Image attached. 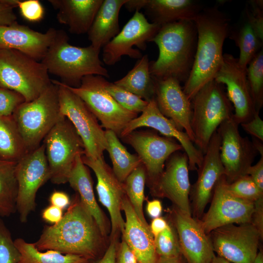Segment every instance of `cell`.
I'll list each match as a JSON object with an SVG mask.
<instances>
[{
    "mask_svg": "<svg viewBox=\"0 0 263 263\" xmlns=\"http://www.w3.org/2000/svg\"><path fill=\"white\" fill-rule=\"evenodd\" d=\"M159 55L150 62L153 77H172L180 82L187 81L195 55L197 33L193 20H182L161 26L152 38Z\"/></svg>",
    "mask_w": 263,
    "mask_h": 263,
    "instance_id": "3",
    "label": "cell"
},
{
    "mask_svg": "<svg viewBox=\"0 0 263 263\" xmlns=\"http://www.w3.org/2000/svg\"><path fill=\"white\" fill-rule=\"evenodd\" d=\"M254 210L251 223L258 229L263 237V197L254 202Z\"/></svg>",
    "mask_w": 263,
    "mask_h": 263,
    "instance_id": "48",
    "label": "cell"
},
{
    "mask_svg": "<svg viewBox=\"0 0 263 263\" xmlns=\"http://www.w3.org/2000/svg\"><path fill=\"white\" fill-rule=\"evenodd\" d=\"M228 37L234 41L240 49L239 57L237 58L239 66L246 70L249 63L261 50L263 41L245 19L236 27L230 28Z\"/></svg>",
    "mask_w": 263,
    "mask_h": 263,
    "instance_id": "34",
    "label": "cell"
},
{
    "mask_svg": "<svg viewBox=\"0 0 263 263\" xmlns=\"http://www.w3.org/2000/svg\"><path fill=\"white\" fill-rule=\"evenodd\" d=\"M168 225V224L164 219L159 217L153 219L150 228L153 237H155L166 229Z\"/></svg>",
    "mask_w": 263,
    "mask_h": 263,
    "instance_id": "53",
    "label": "cell"
},
{
    "mask_svg": "<svg viewBox=\"0 0 263 263\" xmlns=\"http://www.w3.org/2000/svg\"><path fill=\"white\" fill-rule=\"evenodd\" d=\"M49 201L51 205L62 210L69 207L71 204L69 195L62 191H53L49 197Z\"/></svg>",
    "mask_w": 263,
    "mask_h": 263,
    "instance_id": "51",
    "label": "cell"
},
{
    "mask_svg": "<svg viewBox=\"0 0 263 263\" xmlns=\"http://www.w3.org/2000/svg\"><path fill=\"white\" fill-rule=\"evenodd\" d=\"M20 258L10 232L0 218V263H18Z\"/></svg>",
    "mask_w": 263,
    "mask_h": 263,
    "instance_id": "41",
    "label": "cell"
},
{
    "mask_svg": "<svg viewBox=\"0 0 263 263\" xmlns=\"http://www.w3.org/2000/svg\"><path fill=\"white\" fill-rule=\"evenodd\" d=\"M246 73L253 103L259 113L263 105V48L248 64Z\"/></svg>",
    "mask_w": 263,
    "mask_h": 263,
    "instance_id": "37",
    "label": "cell"
},
{
    "mask_svg": "<svg viewBox=\"0 0 263 263\" xmlns=\"http://www.w3.org/2000/svg\"><path fill=\"white\" fill-rule=\"evenodd\" d=\"M117 249L115 243L111 242L103 256L93 263H116ZM89 263H91L89 261Z\"/></svg>",
    "mask_w": 263,
    "mask_h": 263,
    "instance_id": "52",
    "label": "cell"
},
{
    "mask_svg": "<svg viewBox=\"0 0 263 263\" xmlns=\"http://www.w3.org/2000/svg\"><path fill=\"white\" fill-rule=\"evenodd\" d=\"M58 86L62 114L72 124L81 139L85 155L93 159L103 158L107 142L105 131L85 102L65 84L52 80Z\"/></svg>",
    "mask_w": 263,
    "mask_h": 263,
    "instance_id": "9",
    "label": "cell"
},
{
    "mask_svg": "<svg viewBox=\"0 0 263 263\" xmlns=\"http://www.w3.org/2000/svg\"><path fill=\"white\" fill-rule=\"evenodd\" d=\"M128 0H103L87 34L95 49L100 51L120 32L119 14Z\"/></svg>",
    "mask_w": 263,
    "mask_h": 263,
    "instance_id": "28",
    "label": "cell"
},
{
    "mask_svg": "<svg viewBox=\"0 0 263 263\" xmlns=\"http://www.w3.org/2000/svg\"><path fill=\"white\" fill-rule=\"evenodd\" d=\"M229 224L209 234L214 252L232 263H254L263 239L251 223Z\"/></svg>",
    "mask_w": 263,
    "mask_h": 263,
    "instance_id": "13",
    "label": "cell"
},
{
    "mask_svg": "<svg viewBox=\"0 0 263 263\" xmlns=\"http://www.w3.org/2000/svg\"><path fill=\"white\" fill-rule=\"evenodd\" d=\"M225 175L217 183L207 211L199 222L207 234L220 227L229 224L251 223L254 210V202L241 199L230 194L224 187Z\"/></svg>",
    "mask_w": 263,
    "mask_h": 263,
    "instance_id": "16",
    "label": "cell"
},
{
    "mask_svg": "<svg viewBox=\"0 0 263 263\" xmlns=\"http://www.w3.org/2000/svg\"><path fill=\"white\" fill-rule=\"evenodd\" d=\"M181 151L175 152L166 161L154 192L167 197L176 208L191 215L188 159L186 153Z\"/></svg>",
    "mask_w": 263,
    "mask_h": 263,
    "instance_id": "21",
    "label": "cell"
},
{
    "mask_svg": "<svg viewBox=\"0 0 263 263\" xmlns=\"http://www.w3.org/2000/svg\"><path fill=\"white\" fill-rule=\"evenodd\" d=\"M28 152L41 142L64 116L60 111L58 86L49 87L35 99L20 105L12 115Z\"/></svg>",
    "mask_w": 263,
    "mask_h": 263,
    "instance_id": "6",
    "label": "cell"
},
{
    "mask_svg": "<svg viewBox=\"0 0 263 263\" xmlns=\"http://www.w3.org/2000/svg\"><path fill=\"white\" fill-rule=\"evenodd\" d=\"M162 211L161 202L158 200L149 201L147 205V211L153 219L160 217Z\"/></svg>",
    "mask_w": 263,
    "mask_h": 263,
    "instance_id": "54",
    "label": "cell"
},
{
    "mask_svg": "<svg viewBox=\"0 0 263 263\" xmlns=\"http://www.w3.org/2000/svg\"><path fill=\"white\" fill-rule=\"evenodd\" d=\"M81 158L83 163L94 171L97 178L96 188L99 200L106 207L111 217V236L115 235L118 231L123 232L125 221L121 210L125 193L123 183L118 180L104 158L93 159L85 155Z\"/></svg>",
    "mask_w": 263,
    "mask_h": 263,
    "instance_id": "22",
    "label": "cell"
},
{
    "mask_svg": "<svg viewBox=\"0 0 263 263\" xmlns=\"http://www.w3.org/2000/svg\"><path fill=\"white\" fill-rule=\"evenodd\" d=\"M246 174L249 175L260 190L263 191V156H261L255 165L248 168Z\"/></svg>",
    "mask_w": 263,
    "mask_h": 263,
    "instance_id": "47",
    "label": "cell"
},
{
    "mask_svg": "<svg viewBox=\"0 0 263 263\" xmlns=\"http://www.w3.org/2000/svg\"><path fill=\"white\" fill-rule=\"evenodd\" d=\"M106 80L101 75H89L82 79L78 87L65 85L85 102L102 127L119 137L126 125L138 114L125 109L114 100L105 89Z\"/></svg>",
    "mask_w": 263,
    "mask_h": 263,
    "instance_id": "10",
    "label": "cell"
},
{
    "mask_svg": "<svg viewBox=\"0 0 263 263\" xmlns=\"http://www.w3.org/2000/svg\"><path fill=\"white\" fill-rule=\"evenodd\" d=\"M211 263H232L218 256H215Z\"/></svg>",
    "mask_w": 263,
    "mask_h": 263,
    "instance_id": "58",
    "label": "cell"
},
{
    "mask_svg": "<svg viewBox=\"0 0 263 263\" xmlns=\"http://www.w3.org/2000/svg\"><path fill=\"white\" fill-rule=\"evenodd\" d=\"M16 177L18 185L16 209L20 222L25 223L29 214L35 209L38 189L50 178L43 144L17 162Z\"/></svg>",
    "mask_w": 263,
    "mask_h": 263,
    "instance_id": "11",
    "label": "cell"
},
{
    "mask_svg": "<svg viewBox=\"0 0 263 263\" xmlns=\"http://www.w3.org/2000/svg\"><path fill=\"white\" fill-rule=\"evenodd\" d=\"M214 79L225 85L226 95L233 105L232 118L239 125L252 119L256 111L250 94L246 70L238 65L237 58L224 54L222 65Z\"/></svg>",
    "mask_w": 263,
    "mask_h": 263,
    "instance_id": "17",
    "label": "cell"
},
{
    "mask_svg": "<svg viewBox=\"0 0 263 263\" xmlns=\"http://www.w3.org/2000/svg\"><path fill=\"white\" fill-rule=\"evenodd\" d=\"M17 162L0 159V216L8 217L16 211L18 185Z\"/></svg>",
    "mask_w": 263,
    "mask_h": 263,
    "instance_id": "35",
    "label": "cell"
},
{
    "mask_svg": "<svg viewBox=\"0 0 263 263\" xmlns=\"http://www.w3.org/2000/svg\"><path fill=\"white\" fill-rule=\"evenodd\" d=\"M173 220L181 254L187 263H211L215 255L199 220L176 208Z\"/></svg>",
    "mask_w": 263,
    "mask_h": 263,
    "instance_id": "23",
    "label": "cell"
},
{
    "mask_svg": "<svg viewBox=\"0 0 263 263\" xmlns=\"http://www.w3.org/2000/svg\"><path fill=\"white\" fill-rule=\"evenodd\" d=\"M18 7L21 16L30 22H38L43 18L44 8L38 0H19Z\"/></svg>",
    "mask_w": 263,
    "mask_h": 263,
    "instance_id": "44",
    "label": "cell"
},
{
    "mask_svg": "<svg viewBox=\"0 0 263 263\" xmlns=\"http://www.w3.org/2000/svg\"><path fill=\"white\" fill-rule=\"evenodd\" d=\"M103 0H49L58 21L72 34L87 33Z\"/></svg>",
    "mask_w": 263,
    "mask_h": 263,
    "instance_id": "26",
    "label": "cell"
},
{
    "mask_svg": "<svg viewBox=\"0 0 263 263\" xmlns=\"http://www.w3.org/2000/svg\"><path fill=\"white\" fill-rule=\"evenodd\" d=\"M220 145L221 137L216 131L204 154L201 166L197 168V180L191 187L192 211L194 218L198 220L203 215L217 183L225 175V169L220 156Z\"/></svg>",
    "mask_w": 263,
    "mask_h": 263,
    "instance_id": "19",
    "label": "cell"
},
{
    "mask_svg": "<svg viewBox=\"0 0 263 263\" xmlns=\"http://www.w3.org/2000/svg\"><path fill=\"white\" fill-rule=\"evenodd\" d=\"M62 210L61 208L51 205L42 211V218L47 223L53 225L56 224L63 217Z\"/></svg>",
    "mask_w": 263,
    "mask_h": 263,
    "instance_id": "50",
    "label": "cell"
},
{
    "mask_svg": "<svg viewBox=\"0 0 263 263\" xmlns=\"http://www.w3.org/2000/svg\"><path fill=\"white\" fill-rule=\"evenodd\" d=\"M160 27L148 21L139 11H135L119 33L103 48L104 62L107 65H113L120 61L123 56L140 58L141 53L133 46L145 50L146 43L151 41Z\"/></svg>",
    "mask_w": 263,
    "mask_h": 263,
    "instance_id": "15",
    "label": "cell"
},
{
    "mask_svg": "<svg viewBox=\"0 0 263 263\" xmlns=\"http://www.w3.org/2000/svg\"><path fill=\"white\" fill-rule=\"evenodd\" d=\"M18 0H0V25H8L17 22L14 9L18 7Z\"/></svg>",
    "mask_w": 263,
    "mask_h": 263,
    "instance_id": "45",
    "label": "cell"
},
{
    "mask_svg": "<svg viewBox=\"0 0 263 263\" xmlns=\"http://www.w3.org/2000/svg\"><path fill=\"white\" fill-rule=\"evenodd\" d=\"M254 263H263V253L259 250L254 259Z\"/></svg>",
    "mask_w": 263,
    "mask_h": 263,
    "instance_id": "59",
    "label": "cell"
},
{
    "mask_svg": "<svg viewBox=\"0 0 263 263\" xmlns=\"http://www.w3.org/2000/svg\"><path fill=\"white\" fill-rule=\"evenodd\" d=\"M105 89L122 107L137 114L142 113L149 102L107 80Z\"/></svg>",
    "mask_w": 263,
    "mask_h": 263,
    "instance_id": "39",
    "label": "cell"
},
{
    "mask_svg": "<svg viewBox=\"0 0 263 263\" xmlns=\"http://www.w3.org/2000/svg\"><path fill=\"white\" fill-rule=\"evenodd\" d=\"M146 177V170L142 164L129 174L123 183V186L125 192L138 218L144 225L150 227L143 210Z\"/></svg>",
    "mask_w": 263,
    "mask_h": 263,
    "instance_id": "36",
    "label": "cell"
},
{
    "mask_svg": "<svg viewBox=\"0 0 263 263\" xmlns=\"http://www.w3.org/2000/svg\"><path fill=\"white\" fill-rule=\"evenodd\" d=\"M114 83L146 101L154 99V83L148 56H142L126 75Z\"/></svg>",
    "mask_w": 263,
    "mask_h": 263,
    "instance_id": "30",
    "label": "cell"
},
{
    "mask_svg": "<svg viewBox=\"0 0 263 263\" xmlns=\"http://www.w3.org/2000/svg\"><path fill=\"white\" fill-rule=\"evenodd\" d=\"M116 263H138L136 258L124 240L117 250Z\"/></svg>",
    "mask_w": 263,
    "mask_h": 263,
    "instance_id": "49",
    "label": "cell"
},
{
    "mask_svg": "<svg viewBox=\"0 0 263 263\" xmlns=\"http://www.w3.org/2000/svg\"><path fill=\"white\" fill-rule=\"evenodd\" d=\"M27 153L13 116H0V159L17 162Z\"/></svg>",
    "mask_w": 263,
    "mask_h": 263,
    "instance_id": "32",
    "label": "cell"
},
{
    "mask_svg": "<svg viewBox=\"0 0 263 263\" xmlns=\"http://www.w3.org/2000/svg\"><path fill=\"white\" fill-rule=\"evenodd\" d=\"M146 0H128L124 6L131 12L139 11L144 8Z\"/></svg>",
    "mask_w": 263,
    "mask_h": 263,
    "instance_id": "55",
    "label": "cell"
},
{
    "mask_svg": "<svg viewBox=\"0 0 263 263\" xmlns=\"http://www.w3.org/2000/svg\"><path fill=\"white\" fill-rule=\"evenodd\" d=\"M46 67L18 51L0 50V87L17 92L29 102L51 84Z\"/></svg>",
    "mask_w": 263,
    "mask_h": 263,
    "instance_id": "7",
    "label": "cell"
},
{
    "mask_svg": "<svg viewBox=\"0 0 263 263\" xmlns=\"http://www.w3.org/2000/svg\"><path fill=\"white\" fill-rule=\"evenodd\" d=\"M263 0H250L245 9V20L250 24L258 38L263 40Z\"/></svg>",
    "mask_w": 263,
    "mask_h": 263,
    "instance_id": "42",
    "label": "cell"
},
{
    "mask_svg": "<svg viewBox=\"0 0 263 263\" xmlns=\"http://www.w3.org/2000/svg\"><path fill=\"white\" fill-rule=\"evenodd\" d=\"M239 125L232 117L223 122L217 130L221 137L220 156L227 183L246 174L259 154L251 141L241 135Z\"/></svg>",
    "mask_w": 263,
    "mask_h": 263,
    "instance_id": "14",
    "label": "cell"
},
{
    "mask_svg": "<svg viewBox=\"0 0 263 263\" xmlns=\"http://www.w3.org/2000/svg\"><path fill=\"white\" fill-rule=\"evenodd\" d=\"M251 142L258 153L261 156H263V141L258 138L252 137Z\"/></svg>",
    "mask_w": 263,
    "mask_h": 263,
    "instance_id": "57",
    "label": "cell"
},
{
    "mask_svg": "<svg viewBox=\"0 0 263 263\" xmlns=\"http://www.w3.org/2000/svg\"><path fill=\"white\" fill-rule=\"evenodd\" d=\"M43 144L51 181L67 182L77 156L85 154L83 142L71 122L62 117L44 137Z\"/></svg>",
    "mask_w": 263,
    "mask_h": 263,
    "instance_id": "8",
    "label": "cell"
},
{
    "mask_svg": "<svg viewBox=\"0 0 263 263\" xmlns=\"http://www.w3.org/2000/svg\"><path fill=\"white\" fill-rule=\"evenodd\" d=\"M192 20L197 33L196 49L192 70L183 88L190 100L214 79L223 62V47L230 28L229 19L218 6L204 8Z\"/></svg>",
    "mask_w": 263,
    "mask_h": 263,
    "instance_id": "2",
    "label": "cell"
},
{
    "mask_svg": "<svg viewBox=\"0 0 263 263\" xmlns=\"http://www.w3.org/2000/svg\"><path fill=\"white\" fill-rule=\"evenodd\" d=\"M224 88L223 84L213 79L203 86L191 100L193 143L203 154L219 126L233 114V107Z\"/></svg>",
    "mask_w": 263,
    "mask_h": 263,
    "instance_id": "5",
    "label": "cell"
},
{
    "mask_svg": "<svg viewBox=\"0 0 263 263\" xmlns=\"http://www.w3.org/2000/svg\"><path fill=\"white\" fill-rule=\"evenodd\" d=\"M240 125L244 130L252 137L263 141V121L259 113H256L250 120Z\"/></svg>",
    "mask_w": 263,
    "mask_h": 263,
    "instance_id": "46",
    "label": "cell"
},
{
    "mask_svg": "<svg viewBox=\"0 0 263 263\" xmlns=\"http://www.w3.org/2000/svg\"><path fill=\"white\" fill-rule=\"evenodd\" d=\"M224 187L230 194L241 199L254 202L263 197V191L247 174L240 176L230 183H227L225 178Z\"/></svg>",
    "mask_w": 263,
    "mask_h": 263,
    "instance_id": "38",
    "label": "cell"
},
{
    "mask_svg": "<svg viewBox=\"0 0 263 263\" xmlns=\"http://www.w3.org/2000/svg\"><path fill=\"white\" fill-rule=\"evenodd\" d=\"M143 8L151 23L161 27L179 20H192L204 8L193 0H146Z\"/></svg>",
    "mask_w": 263,
    "mask_h": 263,
    "instance_id": "27",
    "label": "cell"
},
{
    "mask_svg": "<svg viewBox=\"0 0 263 263\" xmlns=\"http://www.w3.org/2000/svg\"><path fill=\"white\" fill-rule=\"evenodd\" d=\"M131 120L121 132V138L141 127H150L161 134L176 140L182 146L188 159V169L196 170L202 162L203 153L191 141L187 133L179 129L173 121L165 116L159 111L156 102L153 99L141 113Z\"/></svg>",
    "mask_w": 263,
    "mask_h": 263,
    "instance_id": "18",
    "label": "cell"
},
{
    "mask_svg": "<svg viewBox=\"0 0 263 263\" xmlns=\"http://www.w3.org/2000/svg\"><path fill=\"white\" fill-rule=\"evenodd\" d=\"M152 78L155 88L154 99L158 109L179 129L185 131L193 143L191 100L184 92L180 82L172 77Z\"/></svg>",
    "mask_w": 263,
    "mask_h": 263,
    "instance_id": "20",
    "label": "cell"
},
{
    "mask_svg": "<svg viewBox=\"0 0 263 263\" xmlns=\"http://www.w3.org/2000/svg\"><path fill=\"white\" fill-rule=\"evenodd\" d=\"M101 236L95 220L76 193L61 220L56 224L45 226L34 244L41 251L54 250L92 261L100 253Z\"/></svg>",
    "mask_w": 263,
    "mask_h": 263,
    "instance_id": "1",
    "label": "cell"
},
{
    "mask_svg": "<svg viewBox=\"0 0 263 263\" xmlns=\"http://www.w3.org/2000/svg\"><path fill=\"white\" fill-rule=\"evenodd\" d=\"M14 243L20 254L18 263H89V260L81 256L63 254L54 250L42 252L34 243H29L21 238H17Z\"/></svg>",
    "mask_w": 263,
    "mask_h": 263,
    "instance_id": "33",
    "label": "cell"
},
{
    "mask_svg": "<svg viewBox=\"0 0 263 263\" xmlns=\"http://www.w3.org/2000/svg\"><path fill=\"white\" fill-rule=\"evenodd\" d=\"M121 208L126 217L122 232L124 240L135 255L138 263H157L159 256L150 227L142 224L126 197L122 199Z\"/></svg>",
    "mask_w": 263,
    "mask_h": 263,
    "instance_id": "25",
    "label": "cell"
},
{
    "mask_svg": "<svg viewBox=\"0 0 263 263\" xmlns=\"http://www.w3.org/2000/svg\"><path fill=\"white\" fill-rule=\"evenodd\" d=\"M107 142L106 150L113 164V171L118 179L123 183L129 174L142 164L139 157L130 153L122 145L116 134L111 130L105 131Z\"/></svg>",
    "mask_w": 263,
    "mask_h": 263,
    "instance_id": "31",
    "label": "cell"
},
{
    "mask_svg": "<svg viewBox=\"0 0 263 263\" xmlns=\"http://www.w3.org/2000/svg\"><path fill=\"white\" fill-rule=\"evenodd\" d=\"M24 102L25 98L19 93L0 87V116L12 115L17 108Z\"/></svg>",
    "mask_w": 263,
    "mask_h": 263,
    "instance_id": "43",
    "label": "cell"
},
{
    "mask_svg": "<svg viewBox=\"0 0 263 263\" xmlns=\"http://www.w3.org/2000/svg\"><path fill=\"white\" fill-rule=\"evenodd\" d=\"M63 30L56 34L41 60L49 73L59 77L62 83L72 87H78L82 79L89 75L109 77L99 56L100 51L92 45L81 47L69 43Z\"/></svg>",
    "mask_w": 263,
    "mask_h": 263,
    "instance_id": "4",
    "label": "cell"
},
{
    "mask_svg": "<svg viewBox=\"0 0 263 263\" xmlns=\"http://www.w3.org/2000/svg\"><path fill=\"white\" fill-rule=\"evenodd\" d=\"M122 139L137 152L155 192L166 161L175 152L183 150L182 146L173 138L161 136L156 132L149 130H135Z\"/></svg>",
    "mask_w": 263,
    "mask_h": 263,
    "instance_id": "12",
    "label": "cell"
},
{
    "mask_svg": "<svg viewBox=\"0 0 263 263\" xmlns=\"http://www.w3.org/2000/svg\"><path fill=\"white\" fill-rule=\"evenodd\" d=\"M81 156L76 157L67 182L77 192L82 205L95 220L102 235L105 236L107 233L106 220L95 200L90 173Z\"/></svg>",
    "mask_w": 263,
    "mask_h": 263,
    "instance_id": "29",
    "label": "cell"
},
{
    "mask_svg": "<svg viewBox=\"0 0 263 263\" xmlns=\"http://www.w3.org/2000/svg\"><path fill=\"white\" fill-rule=\"evenodd\" d=\"M56 32L53 28L45 33L39 32L18 22L0 25V50H14L38 61L42 60Z\"/></svg>",
    "mask_w": 263,
    "mask_h": 263,
    "instance_id": "24",
    "label": "cell"
},
{
    "mask_svg": "<svg viewBox=\"0 0 263 263\" xmlns=\"http://www.w3.org/2000/svg\"><path fill=\"white\" fill-rule=\"evenodd\" d=\"M157 263H187L182 255L171 257H159Z\"/></svg>",
    "mask_w": 263,
    "mask_h": 263,
    "instance_id": "56",
    "label": "cell"
},
{
    "mask_svg": "<svg viewBox=\"0 0 263 263\" xmlns=\"http://www.w3.org/2000/svg\"><path fill=\"white\" fill-rule=\"evenodd\" d=\"M155 250L159 257H171L182 255L177 235L169 225L154 237Z\"/></svg>",
    "mask_w": 263,
    "mask_h": 263,
    "instance_id": "40",
    "label": "cell"
}]
</instances>
